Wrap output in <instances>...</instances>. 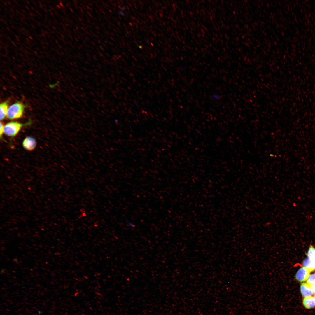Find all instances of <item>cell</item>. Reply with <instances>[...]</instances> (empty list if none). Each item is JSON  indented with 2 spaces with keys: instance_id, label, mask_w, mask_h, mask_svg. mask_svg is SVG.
Here are the masks:
<instances>
[{
  "instance_id": "cell-4",
  "label": "cell",
  "mask_w": 315,
  "mask_h": 315,
  "mask_svg": "<svg viewBox=\"0 0 315 315\" xmlns=\"http://www.w3.org/2000/svg\"><path fill=\"white\" fill-rule=\"evenodd\" d=\"M22 145L24 148L27 150L31 151L34 150L36 145L35 139L30 136L26 137L23 140Z\"/></svg>"
},
{
  "instance_id": "cell-1",
  "label": "cell",
  "mask_w": 315,
  "mask_h": 315,
  "mask_svg": "<svg viewBox=\"0 0 315 315\" xmlns=\"http://www.w3.org/2000/svg\"><path fill=\"white\" fill-rule=\"evenodd\" d=\"M25 107V106L21 103L13 104L8 108L6 116L7 118L13 120L20 118L23 114Z\"/></svg>"
},
{
  "instance_id": "cell-5",
  "label": "cell",
  "mask_w": 315,
  "mask_h": 315,
  "mask_svg": "<svg viewBox=\"0 0 315 315\" xmlns=\"http://www.w3.org/2000/svg\"><path fill=\"white\" fill-rule=\"evenodd\" d=\"M300 288L301 294L304 297L311 296L313 294L311 285L307 283H302Z\"/></svg>"
},
{
  "instance_id": "cell-10",
  "label": "cell",
  "mask_w": 315,
  "mask_h": 315,
  "mask_svg": "<svg viewBox=\"0 0 315 315\" xmlns=\"http://www.w3.org/2000/svg\"><path fill=\"white\" fill-rule=\"evenodd\" d=\"M307 282L310 285L315 284V274L310 275L307 280Z\"/></svg>"
},
{
  "instance_id": "cell-3",
  "label": "cell",
  "mask_w": 315,
  "mask_h": 315,
  "mask_svg": "<svg viewBox=\"0 0 315 315\" xmlns=\"http://www.w3.org/2000/svg\"><path fill=\"white\" fill-rule=\"evenodd\" d=\"M311 272L304 267L300 268L297 272L295 278L298 281L302 282L307 280Z\"/></svg>"
},
{
  "instance_id": "cell-12",
  "label": "cell",
  "mask_w": 315,
  "mask_h": 315,
  "mask_svg": "<svg viewBox=\"0 0 315 315\" xmlns=\"http://www.w3.org/2000/svg\"><path fill=\"white\" fill-rule=\"evenodd\" d=\"M4 126L3 124L1 123H0V136L1 137L2 135L4 133Z\"/></svg>"
},
{
  "instance_id": "cell-8",
  "label": "cell",
  "mask_w": 315,
  "mask_h": 315,
  "mask_svg": "<svg viewBox=\"0 0 315 315\" xmlns=\"http://www.w3.org/2000/svg\"><path fill=\"white\" fill-rule=\"evenodd\" d=\"M303 265L304 267L309 270L311 272L315 269V261L309 258L304 261Z\"/></svg>"
},
{
  "instance_id": "cell-13",
  "label": "cell",
  "mask_w": 315,
  "mask_h": 315,
  "mask_svg": "<svg viewBox=\"0 0 315 315\" xmlns=\"http://www.w3.org/2000/svg\"><path fill=\"white\" fill-rule=\"evenodd\" d=\"M127 224H128V225H129V226H130V227H134V224H133V223H131V222H129V221H127Z\"/></svg>"
},
{
  "instance_id": "cell-11",
  "label": "cell",
  "mask_w": 315,
  "mask_h": 315,
  "mask_svg": "<svg viewBox=\"0 0 315 315\" xmlns=\"http://www.w3.org/2000/svg\"><path fill=\"white\" fill-rule=\"evenodd\" d=\"M211 97L212 99L216 100H218L220 98V96L216 94H212Z\"/></svg>"
},
{
  "instance_id": "cell-9",
  "label": "cell",
  "mask_w": 315,
  "mask_h": 315,
  "mask_svg": "<svg viewBox=\"0 0 315 315\" xmlns=\"http://www.w3.org/2000/svg\"><path fill=\"white\" fill-rule=\"evenodd\" d=\"M307 255L309 258L315 261V249L312 245L309 247Z\"/></svg>"
},
{
  "instance_id": "cell-15",
  "label": "cell",
  "mask_w": 315,
  "mask_h": 315,
  "mask_svg": "<svg viewBox=\"0 0 315 315\" xmlns=\"http://www.w3.org/2000/svg\"><path fill=\"white\" fill-rule=\"evenodd\" d=\"M314 298L315 300V295H314Z\"/></svg>"
},
{
  "instance_id": "cell-14",
  "label": "cell",
  "mask_w": 315,
  "mask_h": 315,
  "mask_svg": "<svg viewBox=\"0 0 315 315\" xmlns=\"http://www.w3.org/2000/svg\"><path fill=\"white\" fill-rule=\"evenodd\" d=\"M313 293H315V284L311 285Z\"/></svg>"
},
{
  "instance_id": "cell-2",
  "label": "cell",
  "mask_w": 315,
  "mask_h": 315,
  "mask_svg": "<svg viewBox=\"0 0 315 315\" xmlns=\"http://www.w3.org/2000/svg\"><path fill=\"white\" fill-rule=\"evenodd\" d=\"M29 123L23 124L15 121L9 122L4 126V133L13 138L17 135L23 126Z\"/></svg>"
},
{
  "instance_id": "cell-6",
  "label": "cell",
  "mask_w": 315,
  "mask_h": 315,
  "mask_svg": "<svg viewBox=\"0 0 315 315\" xmlns=\"http://www.w3.org/2000/svg\"><path fill=\"white\" fill-rule=\"evenodd\" d=\"M303 303L304 306L307 309L313 308L315 306V300L314 297L310 296L304 297Z\"/></svg>"
},
{
  "instance_id": "cell-7",
  "label": "cell",
  "mask_w": 315,
  "mask_h": 315,
  "mask_svg": "<svg viewBox=\"0 0 315 315\" xmlns=\"http://www.w3.org/2000/svg\"><path fill=\"white\" fill-rule=\"evenodd\" d=\"M8 108V102L7 101L1 103L0 104V119L1 120L4 119L5 117L7 116Z\"/></svg>"
}]
</instances>
